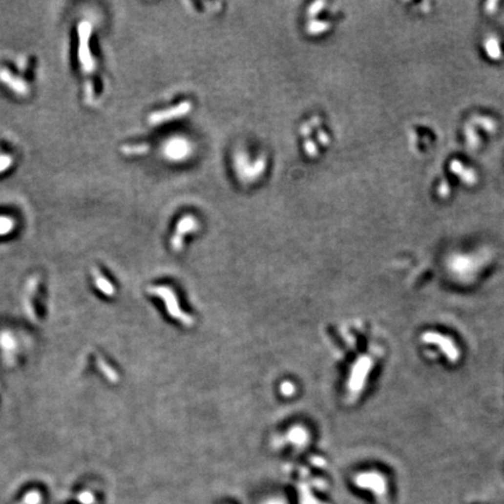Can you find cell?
<instances>
[{"instance_id": "6da1fadb", "label": "cell", "mask_w": 504, "mask_h": 504, "mask_svg": "<svg viewBox=\"0 0 504 504\" xmlns=\"http://www.w3.org/2000/svg\"><path fill=\"white\" fill-rule=\"evenodd\" d=\"M92 34V27L89 21H81L77 25V37H79V43H77V60H79L81 71L85 76H92L95 74L97 65L94 54H92L91 47H90V39Z\"/></svg>"}, {"instance_id": "7a4b0ae2", "label": "cell", "mask_w": 504, "mask_h": 504, "mask_svg": "<svg viewBox=\"0 0 504 504\" xmlns=\"http://www.w3.org/2000/svg\"><path fill=\"white\" fill-rule=\"evenodd\" d=\"M193 153V145L187 138L173 136L166 139L161 146V154L170 163H181Z\"/></svg>"}, {"instance_id": "3957f363", "label": "cell", "mask_w": 504, "mask_h": 504, "mask_svg": "<svg viewBox=\"0 0 504 504\" xmlns=\"http://www.w3.org/2000/svg\"><path fill=\"white\" fill-rule=\"evenodd\" d=\"M191 110V104L190 102H181V103L173 105V106L165 107V109L161 110H155L153 111L147 117V122H148L149 125L158 126L167 124V123H170L175 119L181 118L189 113V111Z\"/></svg>"}, {"instance_id": "277c9868", "label": "cell", "mask_w": 504, "mask_h": 504, "mask_svg": "<svg viewBox=\"0 0 504 504\" xmlns=\"http://www.w3.org/2000/svg\"><path fill=\"white\" fill-rule=\"evenodd\" d=\"M151 293L154 294V295L163 298L165 305H166L167 312L169 313L170 316L174 317V319L181 321L182 323H190L191 322L190 317H189L188 315H186L184 312L180 310L178 299H176L175 294H174L172 289H169V287H166V286L152 287Z\"/></svg>"}, {"instance_id": "5b68a950", "label": "cell", "mask_w": 504, "mask_h": 504, "mask_svg": "<svg viewBox=\"0 0 504 504\" xmlns=\"http://www.w3.org/2000/svg\"><path fill=\"white\" fill-rule=\"evenodd\" d=\"M0 83L18 97H27L31 92L29 83L7 67H0Z\"/></svg>"}, {"instance_id": "8992f818", "label": "cell", "mask_w": 504, "mask_h": 504, "mask_svg": "<svg viewBox=\"0 0 504 504\" xmlns=\"http://www.w3.org/2000/svg\"><path fill=\"white\" fill-rule=\"evenodd\" d=\"M197 228H199V223H197V220L194 216L186 215L184 217L180 218L178 223H176L172 238H170V247H172L173 250H181L182 245H184L185 237L188 233L196 230Z\"/></svg>"}, {"instance_id": "52a82bcc", "label": "cell", "mask_w": 504, "mask_h": 504, "mask_svg": "<svg viewBox=\"0 0 504 504\" xmlns=\"http://www.w3.org/2000/svg\"><path fill=\"white\" fill-rule=\"evenodd\" d=\"M451 172L457 175L461 182L467 186H474L478 182V174L470 167H466L460 160H453L451 163Z\"/></svg>"}, {"instance_id": "ba28073f", "label": "cell", "mask_w": 504, "mask_h": 504, "mask_svg": "<svg viewBox=\"0 0 504 504\" xmlns=\"http://www.w3.org/2000/svg\"><path fill=\"white\" fill-rule=\"evenodd\" d=\"M369 369H370V361L369 359L364 358L361 362H358L355 370H354L352 379H350V386H352L353 390L356 391V390L362 388L363 380H364L365 376L368 375Z\"/></svg>"}, {"instance_id": "9c48e42d", "label": "cell", "mask_w": 504, "mask_h": 504, "mask_svg": "<svg viewBox=\"0 0 504 504\" xmlns=\"http://www.w3.org/2000/svg\"><path fill=\"white\" fill-rule=\"evenodd\" d=\"M152 146L147 143L125 144L121 147V153L125 157H142L151 152Z\"/></svg>"}, {"instance_id": "30bf717a", "label": "cell", "mask_w": 504, "mask_h": 504, "mask_svg": "<svg viewBox=\"0 0 504 504\" xmlns=\"http://www.w3.org/2000/svg\"><path fill=\"white\" fill-rule=\"evenodd\" d=\"M357 483L361 487L374 488V490L378 494H382V491H384L383 479L379 475H376V474H362L357 479Z\"/></svg>"}, {"instance_id": "8fae6325", "label": "cell", "mask_w": 504, "mask_h": 504, "mask_svg": "<svg viewBox=\"0 0 504 504\" xmlns=\"http://www.w3.org/2000/svg\"><path fill=\"white\" fill-rule=\"evenodd\" d=\"M483 49H484V53L487 54L488 58L493 60V61H500L502 59L503 53L502 48H501V43L494 35L485 39L484 43H483Z\"/></svg>"}, {"instance_id": "7c38bea8", "label": "cell", "mask_w": 504, "mask_h": 504, "mask_svg": "<svg viewBox=\"0 0 504 504\" xmlns=\"http://www.w3.org/2000/svg\"><path fill=\"white\" fill-rule=\"evenodd\" d=\"M92 275L95 277V284L98 287L101 292H103L106 295H112L115 293V287L113 285L107 280L106 278L102 274L98 269H92Z\"/></svg>"}, {"instance_id": "4fadbf2b", "label": "cell", "mask_w": 504, "mask_h": 504, "mask_svg": "<svg viewBox=\"0 0 504 504\" xmlns=\"http://www.w3.org/2000/svg\"><path fill=\"white\" fill-rule=\"evenodd\" d=\"M17 220L12 216L0 215V236H8L16 230Z\"/></svg>"}, {"instance_id": "5bb4252c", "label": "cell", "mask_w": 504, "mask_h": 504, "mask_svg": "<svg viewBox=\"0 0 504 504\" xmlns=\"http://www.w3.org/2000/svg\"><path fill=\"white\" fill-rule=\"evenodd\" d=\"M14 165V158L8 153H0V174L10 170Z\"/></svg>"}, {"instance_id": "9a60e30c", "label": "cell", "mask_w": 504, "mask_h": 504, "mask_svg": "<svg viewBox=\"0 0 504 504\" xmlns=\"http://www.w3.org/2000/svg\"><path fill=\"white\" fill-rule=\"evenodd\" d=\"M290 439L292 440L293 442L301 445V443H304L306 439H307V432H306L304 428L300 427L293 428V430L290 432Z\"/></svg>"}, {"instance_id": "2e32d148", "label": "cell", "mask_w": 504, "mask_h": 504, "mask_svg": "<svg viewBox=\"0 0 504 504\" xmlns=\"http://www.w3.org/2000/svg\"><path fill=\"white\" fill-rule=\"evenodd\" d=\"M281 392L286 396H291L294 392V386L292 383L285 382L283 385H281Z\"/></svg>"}]
</instances>
